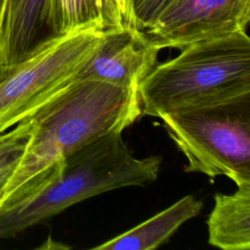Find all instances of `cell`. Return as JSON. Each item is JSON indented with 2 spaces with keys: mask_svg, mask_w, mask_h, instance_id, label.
I'll list each match as a JSON object with an SVG mask.
<instances>
[{
  "mask_svg": "<svg viewBox=\"0 0 250 250\" xmlns=\"http://www.w3.org/2000/svg\"><path fill=\"white\" fill-rule=\"evenodd\" d=\"M161 156L135 157L122 132L103 136L31 178L0 202V239L100 193L157 179Z\"/></svg>",
  "mask_w": 250,
  "mask_h": 250,
  "instance_id": "6da1fadb",
  "label": "cell"
},
{
  "mask_svg": "<svg viewBox=\"0 0 250 250\" xmlns=\"http://www.w3.org/2000/svg\"><path fill=\"white\" fill-rule=\"evenodd\" d=\"M142 114L138 90L93 79L71 81L24 118L30 125L29 138L0 202L83 146L122 132Z\"/></svg>",
  "mask_w": 250,
  "mask_h": 250,
  "instance_id": "7a4b0ae2",
  "label": "cell"
},
{
  "mask_svg": "<svg viewBox=\"0 0 250 250\" xmlns=\"http://www.w3.org/2000/svg\"><path fill=\"white\" fill-rule=\"evenodd\" d=\"M186 172L250 184V85L195 100L159 117Z\"/></svg>",
  "mask_w": 250,
  "mask_h": 250,
  "instance_id": "3957f363",
  "label": "cell"
},
{
  "mask_svg": "<svg viewBox=\"0 0 250 250\" xmlns=\"http://www.w3.org/2000/svg\"><path fill=\"white\" fill-rule=\"evenodd\" d=\"M139 85L143 114L160 117L195 100L250 85V38L237 31L191 43Z\"/></svg>",
  "mask_w": 250,
  "mask_h": 250,
  "instance_id": "277c9868",
  "label": "cell"
},
{
  "mask_svg": "<svg viewBox=\"0 0 250 250\" xmlns=\"http://www.w3.org/2000/svg\"><path fill=\"white\" fill-rule=\"evenodd\" d=\"M97 25L54 37L18 64L0 85V134L30 115L71 82L104 39Z\"/></svg>",
  "mask_w": 250,
  "mask_h": 250,
  "instance_id": "5b68a950",
  "label": "cell"
},
{
  "mask_svg": "<svg viewBox=\"0 0 250 250\" xmlns=\"http://www.w3.org/2000/svg\"><path fill=\"white\" fill-rule=\"evenodd\" d=\"M250 0H169L144 29L159 50L246 31Z\"/></svg>",
  "mask_w": 250,
  "mask_h": 250,
  "instance_id": "8992f818",
  "label": "cell"
},
{
  "mask_svg": "<svg viewBox=\"0 0 250 250\" xmlns=\"http://www.w3.org/2000/svg\"><path fill=\"white\" fill-rule=\"evenodd\" d=\"M159 51L137 28L109 29L100 47L71 81L93 79L138 90L143 79L156 65Z\"/></svg>",
  "mask_w": 250,
  "mask_h": 250,
  "instance_id": "52a82bcc",
  "label": "cell"
},
{
  "mask_svg": "<svg viewBox=\"0 0 250 250\" xmlns=\"http://www.w3.org/2000/svg\"><path fill=\"white\" fill-rule=\"evenodd\" d=\"M46 0H7L0 28V62L20 64L49 38L44 25Z\"/></svg>",
  "mask_w": 250,
  "mask_h": 250,
  "instance_id": "ba28073f",
  "label": "cell"
},
{
  "mask_svg": "<svg viewBox=\"0 0 250 250\" xmlns=\"http://www.w3.org/2000/svg\"><path fill=\"white\" fill-rule=\"evenodd\" d=\"M44 25L49 38L89 25L104 30L128 26L115 0H46Z\"/></svg>",
  "mask_w": 250,
  "mask_h": 250,
  "instance_id": "9c48e42d",
  "label": "cell"
},
{
  "mask_svg": "<svg viewBox=\"0 0 250 250\" xmlns=\"http://www.w3.org/2000/svg\"><path fill=\"white\" fill-rule=\"evenodd\" d=\"M203 202L186 195L170 207L136 226L130 230L100 244L97 250H152L168 241L188 220L200 212Z\"/></svg>",
  "mask_w": 250,
  "mask_h": 250,
  "instance_id": "30bf717a",
  "label": "cell"
},
{
  "mask_svg": "<svg viewBox=\"0 0 250 250\" xmlns=\"http://www.w3.org/2000/svg\"><path fill=\"white\" fill-rule=\"evenodd\" d=\"M207 220L209 244L225 250L250 249V184L230 194L216 193Z\"/></svg>",
  "mask_w": 250,
  "mask_h": 250,
  "instance_id": "8fae6325",
  "label": "cell"
},
{
  "mask_svg": "<svg viewBox=\"0 0 250 250\" xmlns=\"http://www.w3.org/2000/svg\"><path fill=\"white\" fill-rule=\"evenodd\" d=\"M30 134V125L23 119L10 131L0 134V195L21 161Z\"/></svg>",
  "mask_w": 250,
  "mask_h": 250,
  "instance_id": "7c38bea8",
  "label": "cell"
},
{
  "mask_svg": "<svg viewBox=\"0 0 250 250\" xmlns=\"http://www.w3.org/2000/svg\"><path fill=\"white\" fill-rule=\"evenodd\" d=\"M168 1L169 0H131L135 27L144 31Z\"/></svg>",
  "mask_w": 250,
  "mask_h": 250,
  "instance_id": "4fadbf2b",
  "label": "cell"
},
{
  "mask_svg": "<svg viewBox=\"0 0 250 250\" xmlns=\"http://www.w3.org/2000/svg\"><path fill=\"white\" fill-rule=\"evenodd\" d=\"M18 64L7 65L0 62V85L15 71Z\"/></svg>",
  "mask_w": 250,
  "mask_h": 250,
  "instance_id": "5bb4252c",
  "label": "cell"
},
{
  "mask_svg": "<svg viewBox=\"0 0 250 250\" xmlns=\"http://www.w3.org/2000/svg\"><path fill=\"white\" fill-rule=\"evenodd\" d=\"M6 4H7V0H0V28H1V23H2V20H3L4 12H5Z\"/></svg>",
  "mask_w": 250,
  "mask_h": 250,
  "instance_id": "9a60e30c",
  "label": "cell"
}]
</instances>
